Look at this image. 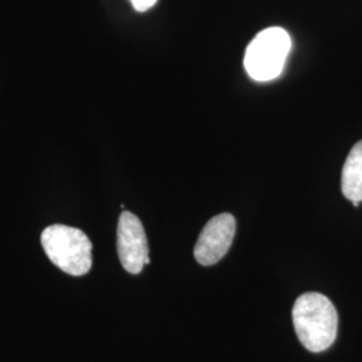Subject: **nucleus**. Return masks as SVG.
<instances>
[{"mask_svg":"<svg viewBox=\"0 0 362 362\" xmlns=\"http://www.w3.org/2000/svg\"><path fill=\"white\" fill-rule=\"evenodd\" d=\"M293 321L300 344L313 353L329 349L336 341L338 314L332 300L320 293H306L298 298Z\"/></svg>","mask_w":362,"mask_h":362,"instance_id":"f257e3e1","label":"nucleus"},{"mask_svg":"<svg viewBox=\"0 0 362 362\" xmlns=\"http://www.w3.org/2000/svg\"><path fill=\"white\" fill-rule=\"evenodd\" d=\"M40 243L52 264L73 276L90 272L91 242L86 233L74 227L54 224L40 235Z\"/></svg>","mask_w":362,"mask_h":362,"instance_id":"f03ea898","label":"nucleus"},{"mask_svg":"<svg viewBox=\"0 0 362 362\" xmlns=\"http://www.w3.org/2000/svg\"><path fill=\"white\" fill-rule=\"evenodd\" d=\"M291 50V38L281 27H269L260 31L247 46L245 69L258 82H269L284 71Z\"/></svg>","mask_w":362,"mask_h":362,"instance_id":"7ed1b4c3","label":"nucleus"},{"mask_svg":"<svg viewBox=\"0 0 362 362\" xmlns=\"http://www.w3.org/2000/svg\"><path fill=\"white\" fill-rule=\"evenodd\" d=\"M117 250L122 267L130 274H140L151 262L143 223L129 211H124L118 220Z\"/></svg>","mask_w":362,"mask_h":362,"instance_id":"20e7f679","label":"nucleus"},{"mask_svg":"<svg viewBox=\"0 0 362 362\" xmlns=\"http://www.w3.org/2000/svg\"><path fill=\"white\" fill-rule=\"evenodd\" d=\"M236 220L231 214L214 216L204 226L194 246V259L203 266H212L223 258L233 245Z\"/></svg>","mask_w":362,"mask_h":362,"instance_id":"39448f33","label":"nucleus"},{"mask_svg":"<svg viewBox=\"0 0 362 362\" xmlns=\"http://www.w3.org/2000/svg\"><path fill=\"white\" fill-rule=\"evenodd\" d=\"M341 188L344 196L357 207L362 202V141L356 144L344 164Z\"/></svg>","mask_w":362,"mask_h":362,"instance_id":"423d86ee","label":"nucleus"},{"mask_svg":"<svg viewBox=\"0 0 362 362\" xmlns=\"http://www.w3.org/2000/svg\"><path fill=\"white\" fill-rule=\"evenodd\" d=\"M130 3H132V6L134 7L136 11L145 13V11L151 10L155 6L157 0H130Z\"/></svg>","mask_w":362,"mask_h":362,"instance_id":"0eeeda50","label":"nucleus"}]
</instances>
